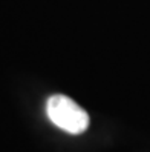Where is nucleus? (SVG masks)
<instances>
[{
    "mask_svg": "<svg viewBox=\"0 0 150 152\" xmlns=\"http://www.w3.org/2000/svg\"><path fill=\"white\" fill-rule=\"evenodd\" d=\"M46 115L52 124L72 135H80L89 128L87 112L63 94H54L46 100Z\"/></svg>",
    "mask_w": 150,
    "mask_h": 152,
    "instance_id": "obj_1",
    "label": "nucleus"
}]
</instances>
